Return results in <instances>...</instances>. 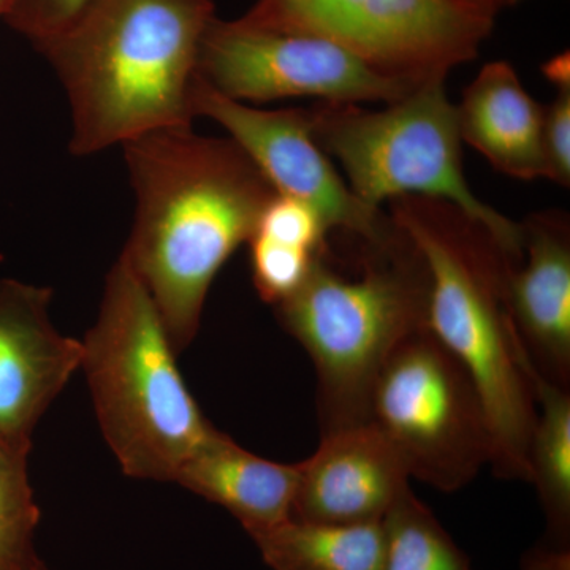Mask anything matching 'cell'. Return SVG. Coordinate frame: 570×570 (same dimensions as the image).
<instances>
[{
    "label": "cell",
    "mask_w": 570,
    "mask_h": 570,
    "mask_svg": "<svg viewBox=\"0 0 570 570\" xmlns=\"http://www.w3.org/2000/svg\"><path fill=\"white\" fill-rule=\"evenodd\" d=\"M122 151L135 216L119 257L151 296L179 355L200 330L214 279L253 238L276 193L235 141L194 126L141 135Z\"/></svg>",
    "instance_id": "6da1fadb"
},
{
    "label": "cell",
    "mask_w": 570,
    "mask_h": 570,
    "mask_svg": "<svg viewBox=\"0 0 570 570\" xmlns=\"http://www.w3.org/2000/svg\"><path fill=\"white\" fill-rule=\"evenodd\" d=\"M389 209L425 264L426 328L464 366L482 397L491 469L499 479L530 482L538 404L508 296L509 269L520 257L448 202L404 197Z\"/></svg>",
    "instance_id": "7a4b0ae2"
},
{
    "label": "cell",
    "mask_w": 570,
    "mask_h": 570,
    "mask_svg": "<svg viewBox=\"0 0 570 570\" xmlns=\"http://www.w3.org/2000/svg\"><path fill=\"white\" fill-rule=\"evenodd\" d=\"M214 17V0H96L33 45L69 100L70 153L193 127L198 52Z\"/></svg>",
    "instance_id": "3957f363"
},
{
    "label": "cell",
    "mask_w": 570,
    "mask_h": 570,
    "mask_svg": "<svg viewBox=\"0 0 570 570\" xmlns=\"http://www.w3.org/2000/svg\"><path fill=\"white\" fill-rule=\"evenodd\" d=\"M81 348L97 422L124 474L175 483L220 431L187 389L159 311L121 257Z\"/></svg>",
    "instance_id": "277c9868"
},
{
    "label": "cell",
    "mask_w": 570,
    "mask_h": 570,
    "mask_svg": "<svg viewBox=\"0 0 570 570\" xmlns=\"http://www.w3.org/2000/svg\"><path fill=\"white\" fill-rule=\"evenodd\" d=\"M365 246L358 276L340 275L324 255L305 284L275 306L316 367L322 434L370 422L382 367L426 326L428 277L417 247L397 225L384 245Z\"/></svg>",
    "instance_id": "5b68a950"
},
{
    "label": "cell",
    "mask_w": 570,
    "mask_h": 570,
    "mask_svg": "<svg viewBox=\"0 0 570 570\" xmlns=\"http://www.w3.org/2000/svg\"><path fill=\"white\" fill-rule=\"evenodd\" d=\"M309 116L318 145L360 202L381 209L404 197L448 202L521 257V224L480 200L468 184L459 112L445 80L423 82L382 110L317 102Z\"/></svg>",
    "instance_id": "8992f818"
},
{
    "label": "cell",
    "mask_w": 570,
    "mask_h": 570,
    "mask_svg": "<svg viewBox=\"0 0 570 570\" xmlns=\"http://www.w3.org/2000/svg\"><path fill=\"white\" fill-rule=\"evenodd\" d=\"M370 422L395 449L409 478L445 493L463 489L490 464L491 433L479 390L426 326L382 367Z\"/></svg>",
    "instance_id": "52a82bcc"
},
{
    "label": "cell",
    "mask_w": 570,
    "mask_h": 570,
    "mask_svg": "<svg viewBox=\"0 0 570 570\" xmlns=\"http://www.w3.org/2000/svg\"><path fill=\"white\" fill-rule=\"evenodd\" d=\"M247 20L316 33L371 66L425 82L478 58L497 18L460 0H257Z\"/></svg>",
    "instance_id": "ba28073f"
},
{
    "label": "cell",
    "mask_w": 570,
    "mask_h": 570,
    "mask_svg": "<svg viewBox=\"0 0 570 570\" xmlns=\"http://www.w3.org/2000/svg\"><path fill=\"white\" fill-rule=\"evenodd\" d=\"M197 77L249 105L292 97L387 105L423 85L385 73L325 37L257 24L245 14L213 18L202 39Z\"/></svg>",
    "instance_id": "9c48e42d"
},
{
    "label": "cell",
    "mask_w": 570,
    "mask_h": 570,
    "mask_svg": "<svg viewBox=\"0 0 570 570\" xmlns=\"http://www.w3.org/2000/svg\"><path fill=\"white\" fill-rule=\"evenodd\" d=\"M193 111L195 118L219 124L277 195L313 206L330 232H346L367 245H384L396 234L389 213L363 204L348 189L332 157L314 137L309 110H262L228 99L197 77Z\"/></svg>",
    "instance_id": "30bf717a"
},
{
    "label": "cell",
    "mask_w": 570,
    "mask_h": 570,
    "mask_svg": "<svg viewBox=\"0 0 570 570\" xmlns=\"http://www.w3.org/2000/svg\"><path fill=\"white\" fill-rule=\"evenodd\" d=\"M51 288L0 279V438L32 445L48 409L81 366V340L52 324Z\"/></svg>",
    "instance_id": "8fae6325"
},
{
    "label": "cell",
    "mask_w": 570,
    "mask_h": 570,
    "mask_svg": "<svg viewBox=\"0 0 570 570\" xmlns=\"http://www.w3.org/2000/svg\"><path fill=\"white\" fill-rule=\"evenodd\" d=\"M403 461L371 422L322 434L298 463L292 519L330 524H374L407 489Z\"/></svg>",
    "instance_id": "7c38bea8"
},
{
    "label": "cell",
    "mask_w": 570,
    "mask_h": 570,
    "mask_svg": "<svg viewBox=\"0 0 570 570\" xmlns=\"http://www.w3.org/2000/svg\"><path fill=\"white\" fill-rule=\"evenodd\" d=\"M523 250L509 269L513 325L539 377L570 385V220L568 213L530 214Z\"/></svg>",
    "instance_id": "4fadbf2b"
},
{
    "label": "cell",
    "mask_w": 570,
    "mask_h": 570,
    "mask_svg": "<svg viewBox=\"0 0 570 570\" xmlns=\"http://www.w3.org/2000/svg\"><path fill=\"white\" fill-rule=\"evenodd\" d=\"M461 140L499 174L520 181L549 179L543 105L505 61L485 63L456 105Z\"/></svg>",
    "instance_id": "5bb4252c"
},
{
    "label": "cell",
    "mask_w": 570,
    "mask_h": 570,
    "mask_svg": "<svg viewBox=\"0 0 570 570\" xmlns=\"http://www.w3.org/2000/svg\"><path fill=\"white\" fill-rule=\"evenodd\" d=\"M175 483L228 510L253 538L292 519L298 463L262 459L220 431L184 464Z\"/></svg>",
    "instance_id": "9a60e30c"
},
{
    "label": "cell",
    "mask_w": 570,
    "mask_h": 570,
    "mask_svg": "<svg viewBox=\"0 0 570 570\" xmlns=\"http://www.w3.org/2000/svg\"><path fill=\"white\" fill-rule=\"evenodd\" d=\"M272 570H384L381 523L330 524L288 519L253 535Z\"/></svg>",
    "instance_id": "2e32d148"
},
{
    "label": "cell",
    "mask_w": 570,
    "mask_h": 570,
    "mask_svg": "<svg viewBox=\"0 0 570 570\" xmlns=\"http://www.w3.org/2000/svg\"><path fill=\"white\" fill-rule=\"evenodd\" d=\"M538 417L530 445V483L547 520L542 543L570 550V390L539 377L531 367Z\"/></svg>",
    "instance_id": "e0dca14e"
},
{
    "label": "cell",
    "mask_w": 570,
    "mask_h": 570,
    "mask_svg": "<svg viewBox=\"0 0 570 570\" xmlns=\"http://www.w3.org/2000/svg\"><path fill=\"white\" fill-rule=\"evenodd\" d=\"M384 570H472L463 550L411 487L381 521Z\"/></svg>",
    "instance_id": "ac0fdd59"
},
{
    "label": "cell",
    "mask_w": 570,
    "mask_h": 570,
    "mask_svg": "<svg viewBox=\"0 0 570 570\" xmlns=\"http://www.w3.org/2000/svg\"><path fill=\"white\" fill-rule=\"evenodd\" d=\"M32 445L0 438V570H37L33 549L40 509L29 479Z\"/></svg>",
    "instance_id": "d6986e66"
},
{
    "label": "cell",
    "mask_w": 570,
    "mask_h": 570,
    "mask_svg": "<svg viewBox=\"0 0 570 570\" xmlns=\"http://www.w3.org/2000/svg\"><path fill=\"white\" fill-rule=\"evenodd\" d=\"M247 245L255 291L272 306L294 295L305 284L317 261L325 255L307 253L258 235H253Z\"/></svg>",
    "instance_id": "ffe728a7"
},
{
    "label": "cell",
    "mask_w": 570,
    "mask_h": 570,
    "mask_svg": "<svg viewBox=\"0 0 570 570\" xmlns=\"http://www.w3.org/2000/svg\"><path fill=\"white\" fill-rule=\"evenodd\" d=\"M330 234L321 214L296 198L275 195L266 205L254 235L313 254H326Z\"/></svg>",
    "instance_id": "44dd1931"
},
{
    "label": "cell",
    "mask_w": 570,
    "mask_h": 570,
    "mask_svg": "<svg viewBox=\"0 0 570 570\" xmlns=\"http://www.w3.org/2000/svg\"><path fill=\"white\" fill-rule=\"evenodd\" d=\"M96 0H11L7 24L33 45L69 28Z\"/></svg>",
    "instance_id": "7402d4cb"
},
{
    "label": "cell",
    "mask_w": 570,
    "mask_h": 570,
    "mask_svg": "<svg viewBox=\"0 0 570 570\" xmlns=\"http://www.w3.org/2000/svg\"><path fill=\"white\" fill-rule=\"evenodd\" d=\"M543 141L550 181L570 186V85L557 86V96L543 105Z\"/></svg>",
    "instance_id": "603a6c76"
},
{
    "label": "cell",
    "mask_w": 570,
    "mask_h": 570,
    "mask_svg": "<svg viewBox=\"0 0 570 570\" xmlns=\"http://www.w3.org/2000/svg\"><path fill=\"white\" fill-rule=\"evenodd\" d=\"M523 570H570V550L540 543L524 557Z\"/></svg>",
    "instance_id": "cb8c5ba5"
},
{
    "label": "cell",
    "mask_w": 570,
    "mask_h": 570,
    "mask_svg": "<svg viewBox=\"0 0 570 570\" xmlns=\"http://www.w3.org/2000/svg\"><path fill=\"white\" fill-rule=\"evenodd\" d=\"M542 71L547 80H549L554 88L561 85H570L569 52H561V55L551 58L549 62L543 63Z\"/></svg>",
    "instance_id": "d4e9b609"
},
{
    "label": "cell",
    "mask_w": 570,
    "mask_h": 570,
    "mask_svg": "<svg viewBox=\"0 0 570 570\" xmlns=\"http://www.w3.org/2000/svg\"><path fill=\"white\" fill-rule=\"evenodd\" d=\"M460 2L468 3L474 9L485 11L491 17L497 18L499 11L505 9L504 0H460Z\"/></svg>",
    "instance_id": "484cf974"
},
{
    "label": "cell",
    "mask_w": 570,
    "mask_h": 570,
    "mask_svg": "<svg viewBox=\"0 0 570 570\" xmlns=\"http://www.w3.org/2000/svg\"><path fill=\"white\" fill-rule=\"evenodd\" d=\"M11 7V0H0V18L6 20L7 14H9Z\"/></svg>",
    "instance_id": "4316f807"
},
{
    "label": "cell",
    "mask_w": 570,
    "mask_h": 570,
    "mask_svg": "<svg viewBox=\"0 0 570 570\" xmlns=\"http://www.w3.org/2000/svg\"><path fill=\"white\" fill-rule=\"evenodd\" d=\"M519 2H521V0H504L505 9H508V7L517 6Z\"/></svg>",
    "instance_id": "83f0119b"
},
{
    "label": "cell",
    "mask_w": 570,
    "mask_h": 570,
    "mask_svg": "<svg viewBox=\"0 0 570 570\" xmlns=\"http://www.w3.org/2000/svg\"><path fill=\"white\" fill-rule=\"evenodd\" d=\"M37 570H51V569H50V568H48V566H47V564H45V562H43V564H41V566H40V568H39V569H37Z\"/></svg>",
    "instance_id": "f1b7e54d"
}]
</instances>
